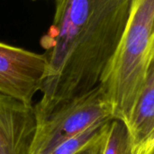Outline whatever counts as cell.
<instances>
[{"mask_svg":"<svg viewBox=\"0 0 154 154\" xmlns=\"http://www.w3.org/2000/svg\"><path fill=\"white\" fill-rule=\"evenodd\" d=\"M131 0H55V14L42 37L47 69L37 122L96 88L125 31Z\"/></svg>","mask_w":154,"mask_h":154,"instance_id":"obj_1","label":"cell"},{"mask_svg":"<svg viewBox=\"0 0 154 154\" xmlns=\"http://www.w3.org/2000/svg\"><path fill=\"white\" fill-rule=\"evenodd\" d=\"M154 69V0H131L128 20L100 79L112 119L127 124Z\"/></svg>","mask_w":154,"mask_h":154,"instance_id":"obj_2","label":"cell"},{"mask_svg":"<svg viewBox=\"0 0 154 154\" xmlns=\"http://www.w3.org/2000/svg\"><path fill=\"white\" fill-rule=\"evenodd\" d=\"M105 94L98 85L88 94L67 102L37 122L30 154H45L95 124L111 120Z\"/></svg>","mask_w":154,"mask_h":154,"instance_id":"obj_3","label":"cell"},{"mask_svg":"<svg viewBox=\"0 0 154 154\" xmlns=\"http://www.w3.org/2000/svg\"><path fill=\"white\" fill-rule=\"evenodd\" d=\"M47 69L45 55L0 42V93L27 105L41 90Z\"/></svg>","mask_w":154,"mask_h":154,"instance_id":"obj_4","label":"cell"},{"mask_svg":"<svg viewBox=\"0 0 154 154\" xmlns=\"http://www.w3.org/2000/svg\"><path fill=\"white\" fill-rule=\"evenodd\" d=\"M36 125L32 105L0 93V154H30Z\"/></svg>","mask_w":154,"mask_h":154,"instance_id":"obj_5","label":"cell"},{"mask_svg":"<svg viewBox=\"0 0 154 154\" xmlns=\"http://www.w3.org/2000/svg\"><path fill=\"white\" fill-rule=\"evenodd\" d=\"M125 126L131 154L154 148V69L148 76Z\"/></svg>","mask_w":154,"mask_h":154,"instance_id":"obj_6","label":"cell"},{"mask_svg":"<svg viewBox=\"0 0 154 154\" xmlns=\"http://www.w3.org/2000/svg\"><path fill=\"white\" fill-rule=\"evenodd\" d=\"M112 120V119H111ZM111 120L93 125L75 136L62 142L45 154H75L101 135L108 127Z\"/></svg>","mask_w":154,"mask_h":154,"instance_id":"obj_7","label":"cell"},{"mask_svg":"<svg viewBox=\"0 0 154 154\" xmlns=\"http://www.w3.org/2000/svg\"><path fill=\"white\" fill-rule=\"evenodd\" d=\"M101 154H131L128 132L122 121H110Z\"/></svg>","mask_w":154,"mask_h":154,"instance_id":"obj_8","label":"cell"},{"mask_svg":"<svg viewBox=\"0 0 154 154\" xmlns=\"http://www.w3.org/2000/svg\"><path fill=\"white\" fill-rule=\"evenodd\" d=\"M107 128L97 139L92 141L90 143L86 145L84 148H82L80 151H79L77 153L75 154H101L102 149H103V145H104V142H105V138H106V132H107Z\"/></svg>","mask_w":154,"mask_h":154,"instance_id":"obj_9","label":"cell"},{"mask_svg":"<svg viewBox=\"0 0 154 154\" xmlns=\"http://www.w3.org/2000/svg\"><path fill=\"white\" fill-rule=\"evenodd\" d=\"M153 151H154V149H151V150L144 151V152H141V153H138V154H153Z\"/></svg>","mask_w":154,"mask_h":154,"instance_id":"obj_10","label":"cell"},{"mask_svg":"<svg viewBox=\"0 0 154 154\" xmlns=\"http://www.w3.org/2000/svg\"><path fill=\"white\" fill-rule=\"evenodd\" d=\"M32 1H35V0H32Z\"/></svg>","mask_w":154,"mask_h":154,"instance_id":"obj_11","label":"cell"}]
</instances>
